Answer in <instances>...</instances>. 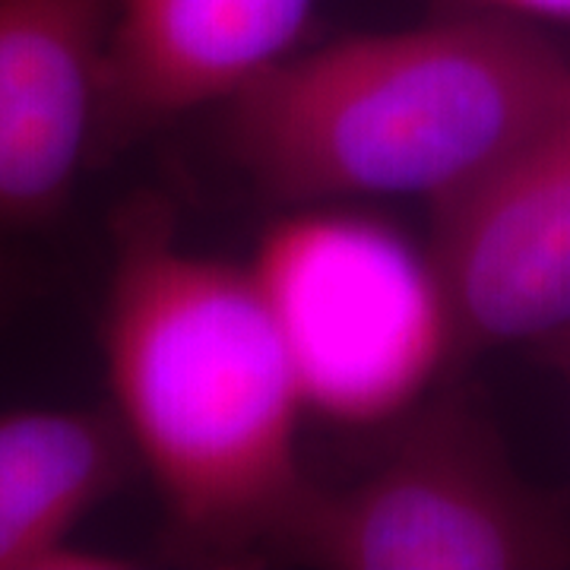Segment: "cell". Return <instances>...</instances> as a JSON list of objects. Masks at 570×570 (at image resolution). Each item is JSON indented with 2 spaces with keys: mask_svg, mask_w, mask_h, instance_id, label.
<instances>
[{
  "mask_svg": "<svg viewBox=\"0 0 570 570\" xmlns=\"http://www.w3.org/2000/svg\"><path fill=\"white\" fill-rule=\"evenodd\" d=\"M99 346L165 546L206 564L276 554L314 489L298 456L307 406L250 269L184 245L163 197H127L111 216Z\"/></svg>",
  "mask_w": 570,
  "mask_h": 570,
  "instance_id": "cell-1",
  "label": "cell"
},
{
  "mask_svg": "<svg viewBox=\"0 0 570 570\" xmlns=\"http://www.w3.org/2000/svg\"><path fill=\"white\" fill-rule=\"evenodd\" d=\"M570 96V55L542 26L434 13L326 41L223 105V142L285 206L422 197L475 181Z\"/></svg>",
  "mask_w": 570,
  "mask_h": 570,
  "instance_id": "cell-2",
  "label": "cell"
},
{
  "mask_svg": "<svg viewBox=\"0 0 570 570\" xmlns=\"http://www.w3.org/2000/svg\"><path fill=\"white\" fill-rule=\"evenodd\" d=\"M247 269L307 412L326 422L396 425L463 365L431 250L371 213L292 206L266 225Z\"/></svg>",
  "mask_w": 570,
  "mask_h": 570,
  "instance_id": "cell-3",
  "label": "cell"
},
{
  "mask_svg": "<svg viewBox=\"0 0 570 570\" xmlns=\"http://www.w3.org/2000/svg\"><path fill=\"white\" fill-rule=\"evenodd\" d=\"M377 466L311 489L276 554L324 570L570 568V520L517 472L485 409L441 387Z\"/></svg>",
  "mask_w": 570,
  "mask_h": 570,
  "instance_id": "cell-4",
  "label": "cell"
},
{
  "mask_svg": "<svg viewBox=\"0 0 570 570\" xmlns=\"http://www.w3.org/2000/svg\"><path fill=\"white\" fill-rule=\"evenodd\" d=\"M460 362L570 326V96L475 181L431 204Z\"/></svg>",
  "mask_w": 570,
  "mask_h": 570,
  "instance_id": "cell-5",
  "label": "cell"
},
{
  "mask_svg": "<svg viewBox=\"0 0 570 570\" xmlns=\"http://www.w3.org/2000/svg\"><path fill=\"white\" fill-rule=\"evenodd\" d=\"M121 0H0V238L58 223L96 165Z\"/></svg>",
  "mask_w": 570,
  "mask_h": 570,
  "instance_id": "cell-6",
  "label": "cell"
},
{
  "mask_svg": "<svg viewBox=\"0 0 570 570\" xmlns=\"http://www.w3.org/2000/svg\"><path fill=\"white\" fill-rule=\"evenodd\" d=\"M317 0H121L92 165L206 105H225L298 55Z\"/></svg>",
  "mask_w": 570,
  "mask_h": 570,
  "instance_id": "cell-7",
  "label": "cell"
},
{
  "mask_svg": "<svg viewBox=\"0 0 570 570\" xmlns=\"http://www.w3.org/2000/svg\"><path fill=\"white\" fill-rule=\"evenodd\" d=\"M140 469L115 406L0 412V570H124L73 532Z\"/></svg>",
  "mask_w": 570,
  "mask_h": 570,
  "instance_id": "cell-8",
  "label": "cell"
},
{
  "mask_svg": "<svg viewBox=\"0 0 570 570\" xmlns=\"http://www.w3.org/2000/svg\"><path fill=\"white\" fill-rule=\"evenodd\" d=\"M434 13H482L530 26H570V0H431Z\"/></svg>",
  "mask_w": 570,
  "mask_h": 570,
  "instance_id": "cell-9",
  "label": "cell"
},
{
  "mask_svg": "<svg viewBox=\"0 0 570 570\" xmlns=\"http://www.w3.org/2000/svg\"><path fill=\"white\" fill-rule=\"evenodd\" d=\"M39 285L36 266L13 247V238H0V326L20 311Z\"/></svg>",
  "mask_w": 570,
  "mask_h": 570,
  "instance_id": "cell-10",
  "label": "cell"
},
{
  "mask_svg": "<svg viewBox=\"0 0 570 570\" xmlns=\"http://www.w3.org/2000/svg\"><path fill=\"white\" fill-rule=\"evenodd\" d=\"M539 346H542V355L549 358L551 367L561 374V381H564L570 390V326L568 330H561V333H554L551 340L539 343Z\"/></svg>",
  "mask_w": 570,
  "mask_h": 570,
  "instance_id": "cell-11",
  "label": "cell"
}]
</instances>
